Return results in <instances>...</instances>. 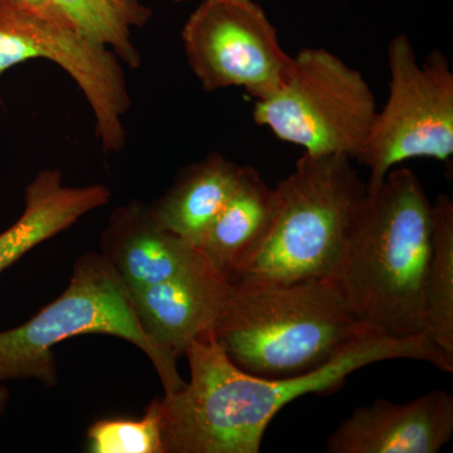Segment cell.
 <instances>
[{
  "label": "cell",
  "mask_w": 453,
  "mask_h": 453,
  "mask_svg": "<svg viewBox=\"0 0 453 453\" xmlns=\"http://www.w3.org/2000/svg\"><path fill=\"white\" fill-rule=\"evenodd\" d=\"M184 357L190 380L160 398L165 453H258L268 425L286 404L309 393L335 392L351 372L372 363L414 359L453 372L425 335L393 338L378 330L363 334L320 368L291 378L243 372L211 333L195 340Z\"/></svg>",
  "instance_id": "obj_1"
},
{
  "label": "cell",
  "mask_w": 453,
  "mask_h": 453,
  "mask_svg": "<svg viewBox=\"0 0 453 453\" xmlns=\"http://www.w3.org/2000/svg\"><path fill=\"white\" fill-rule=\"evenodd\" d=\"M431 242L432 203L421 180L411 169L389 170L368 188L334 275L360 321L393 338L425 335Z\"/></svg>",
  "instance_id": "obj_2"
},
{
  "label": "cell",
  "mask_w": 453,
  "mask_h": 453,
  "mask_svg": "<svg viewBox=\"0 0 453 453\" xmlns=\"http://www.w3.org/2000/svg\"><path fill=\"white\" fill-rule=\"evenodd\" d=\"M334 277L292 283L231 282L213 336L238 368L291 378L326 365L363 334Z\"/></svg>",
  "instance_id": "obj_3"
},
{
  "label": "cell",
  "mask_w": 453,
  "mask_h": 453,
  "mask_svg": "<svg viewBox=\"0 0 453 453\" xmlns=\"http://www.w3.org/2000/svg\"><path fill=\"white\" fill-rule=\"evenodd\" d=\"M347 155L303 154L276 186L267 237L232 280L292 283L334 277L368 188Z\"/></svg>",
  "instance_id": "obj_4"
},
{
  "label": "cell",
  "mask_w": 453,
  "mask_h": 453,
  "mask_svg": "<svg viewBox=\"0 0 453 453\" xmlns=\"http://www.w3.org/2000/svg\"><path fill=\"white\" fill-rule=\"evenodd\" d=\"M85 334L127 340L150 359L164 395L186 386L178 365L163 356L140 326L127 286L103 253L88 252L73 265L67 288L27 323L0 332V380H37L55 387L53 348Z\"/></svg>",
  "instance_id": "obj_5"
},
{
  "label": "cell",
  "mask_w": 453,
  "mask_h": 453,
  "mask_svg": "<svg viewBox=\"0 0 453 453\" xmlns=\"http://www.w3.org/2000/svg\"><path fill=\"white\" fill-rule=\"evenodd\" d=\"M377 112L374 92L360 71L329 50L303 49L292 57L281 83L255 100L252 116L306 154L354 160Z\"/></svg>",
  "instance_id": "obj_6"
},
{
  "label": "cell",
  "mask_w": 453,
  "mask_h": 453,
  "mask_svg": "<svg viewBox=\"0 0 453 453\" xmlns=\"http://www.w3.org/2000/svg\"><path fill=\"white\" fill-rule=\"evenodd\" d=\"M389 95L354 157L371 170L366 187L414 157L449 162L453 155V73L440 50L419 64L412 42L398 35L388 46Z\"/></svg>",
  "instance_id": "obj_7"
},
{
  "label": "cell",
  "mask_w": 453,
  "mask_h": 453,
  "mask_svg": "<svg viewBox=\"0 0 453 453\" xmlns=\"http://www.w3.org/2000/svg\"><path fill=\"white\" fill-rule=\"evenodd\" d=\"M35 58L49 59L73 77L94 113L104 151L120 153L127 145L124 116L131 100L118 56L19 0H0V74Z\"/></svg>",
  "instance_id": "obj_8"
},
{
  "label": "cell",
  "mask_w": 453,
  "mask_h": 453,
  "mask_svg": "<svg viewBox=\"0 0 453 453\" xmlns=\"http://www.w3.org/2000/svg\"><path fill=\"white\" fill-rule=\"evenodd\" d=\"M180 35L188 65L205 92L243 88L259 100L281 83L291 64L255 0H203Z\"/></svg>",
  "instance_id": "obj_9"
},
{
  "label": "cell",
  "mask_w": 453,
  "mask_h": 453,
  "mask_svg": "<svg viewBox=\"0 0 453 453\" xmlns=\"http://www.w3.org/2000/svg\"><path fill=\"white\" fill-rule=\"evenodd\" d=\"M453 395L434 389L408 403L357 407L327 438L329 453H437L451 441Z\"/></svg>",
  "instance_id": "obj_10"
},
{
  "label": "cell",
  "mask_w": 453,
  "mask_h": 453,
  "mask_svg": "<svg viewBox=\"0 0 453 453\" xmlns=\"http://www.w3.org/2000/svg\"><path fill=\"white\" fill-rule=\"evenodd\" d=\"M229 288L231 281L210 268L129 291L140 326L177 365L195 340L213 333Z\"/></svg>",
  "instance_id": "obj_11"
},
{
  "label": "cell",
  "mask_w": 453,
  "mask_h": 453,
  "mask_svg": "<svg viewBox=\"0 0 453 453\" xmlns=\"http://www.w3.org/2000/svg\"><path fill=\"white\" fill-rule=\"evenodd\" d=\"M100 243L129 290L214 268L196 247L160 226L151 204L144 202L116 208Z\"/></svg>",
  "instance_id": "obj_12"
},
{
  "label": "cell",
  "mask_w": 453,
  "mask_h": 453,
  "mask_svg": "<svg viewBox=\"0 0 453 453\" xmlns=\"http://www.w3.org/2000/svg\"><path fill=\"white\" fill-rule=\"evenodd\" d=\"M110 199L111 192L103 184L65 186L59 170H41L26 188L22 216L0 234V273L38 244L106 205Z\"/></svg>",
  "instance_id": "obj_13"
},
{
  "label": "cell",
  "mask_w": 453,
  "mask_h": 453,
  "mask_svg": "<svg viewBox=\"0 0 453 453\" xmlns=\"http://www.w3.org/2000/svg\"><path fill=\"white\" fill-rule=\"evenodd\" d=\"M279 205L276 187L268 186L252 166H244L237 189L208 226L199 251L232 281L267 237Z\"/></svg>",
  "instance_id": "obj_14"
},
{
  "label": "cell",
  "mask_w": 453,
  "mask_h": 453,
  "mask_svg": "<svg viewBox=\"0 0 453 453\" xmlns=\"http://www.w3.org/2000/svg\"><path fill=\"white\" fill-rule=\"evenodd\" d=\"M244 166L219 153L186 166L168 192L151 204L157 222L198 249L211 223L234 196Z\"/></svg>",
  "instance_id": "obj_15"
},
{
  "label": "cell",
  "mask_w": 453,
  "mask_h": 453,
  "mask_svg": "<svg viewBox=\"0 0 453 453\" xmlns=\"http://www.w3.org/2000/svg\"><path fill=\"white\" fill-rule=\"evenodd\" d=\"M425 336L453 365V202L432 203V242L423 285Z\"/></svg>",
  "instance_id": "obj_16"
},
{
  "label": "cell",
  "mask_w": 453,
  "mask_h": 453,
  "mask_svg": "<svg viewBox=\"0 0 453 453\" xmlns=\"http://www.w3.org/2000/svg\"><path fill=\"white\" fill-rule=\"evenodd\" d=\"M86 40L105 47L130 68L139 67L142 56L131 41V29L142 28L153 11L138 0H52Z\"/></svg>",
  "instance_id": "obj_17"
},
{
  "label": "cell",
  "mask_w": 453,
  "mask_h": 453,
  "mask_svg": "<svg viewBox=\"0 0 453 453\" xmlns=\"http://www.w3.org/2000/svg\"><path fill=\"white\" fill-rule=\"evenodd\" d=\"M88 451L165 453L160 398L146 405L139 419L104 418L92 423L88 429Z\"/></svg>",
  "instance_id": "obj_18"
},
{
  "label": "cell",
  "mask_w": 453,
  "mask_h": 453,
  "mask_svg": "<svg viewBox=\"0 0 453 453\" xmlns=\"http://www.w3.org/2000/svg\"><path fill=\"white\" fill-rule=\"evenodd\" d=\"M19 2L25 3V4L32 8L33 11L37 12L42 17L52 20V22L73 27L71 25L70 20L65 18V14L53 4L52 0H19Z\"/></svg>",
  "instance_id": "obj_19"
},
{
  "label": "cell",
  "mask_w": 453,
  "mask_h": 453,
  "mask_svg": "<svg viewBox=\"0 0 453 453\" xmlns=\"http://www.w3.org/2000/svg\"><path fill=\"white\" fill-rule=\"evenodd\" d=\"M9 401V392L5 387L0 386V418H2L3 413L5 412Z\"/></svg>",
  "instance_id": "obj_20"
},
{
  "label": "cell",
  "mask_w": 453,
  "mask_h": 453,
  "mask_svg": "<svg viewBox=\"0 0 453 453\" xmlns=\"http://www.w3.org/2000/svg\"><path fill=\"white\" fill-rule=\"evenodd\" d=\"M173 2H175V3H186V2H189V0H173Z\"/></svg>",
  "instance_id": "obj_21"
}]
</instances>
